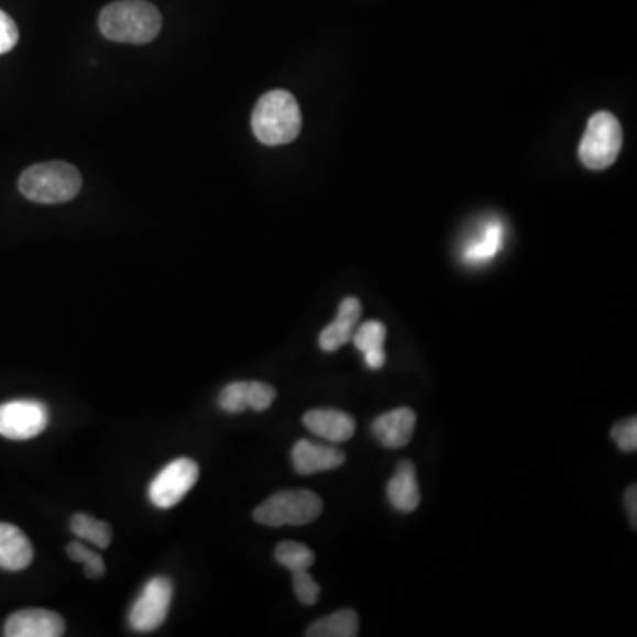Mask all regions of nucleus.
I'll return each mask as SVG.
<instances>
[{"mask_svg":"<svg viewBox=\"0 0 637 637\" xmlns=\"http://www.w3.org/2000/svg\"><path fill=\"white\" fill-rule=\"evenodd\" d=\"M199 480V465L191 459H177L160 471L150 487V497L158 508H173L190 493Z\"/></svg>","mask_w":637,"mask_h":637,"instance_id":"obj_8","label":"nucleus"},{"mask_svg":"<svg viewBox=\"0 0 637 637\" xmlns=\"http://www.w3.org/2000/svg\"><path fill=\"white\" fill-rule=\"evenodd\" d=\"M160 11L144 0H119L100 14V31L107 40L130 45H144L158 36Z\"/></svg>","mask_w":637,"mask_h":637,"instance_id":"obj_1","label":"nucleus"},{"mask_svg":"<svg viewBox=\"0 0 637 637\" xmlns=\"http://www.w3.org/2000/svg\"><path fill=\"white\" fill-rule=\"evenodd\" d=\"M386 340V326L380 321H366L360 326L354 334V345L360 353H366L371 349L383 348Z\"/></svg>","mask_w":637,"mask_h":637,"instance_id":"obj_22","label":"nucleus"},{"mask_svg":"<svg viewBox=\"0 0 637 637\" xmlns=\"http://www.w3.org/2000/svg\"><path fill=\"white\" fill-rule=\"evenodd\" d=\"M276 389L263 381H249V407L263 413L275 403Z\"/></svg>","mask_w":637,"mask_h":637,"instance_id":"obj_25","label":"nucleus"},{"mask_svg":"<svg viewBox=\"0 0 637 637\" xmlns=\"http://www.w3.org/2000/svg\"><path fill=\"white\" fill-rule=\"evenodd\" d=\"M275 560L290 572H298V570L310 569L316 561V554L305 543L285 540L276 546Z\"/></svg>","mask_w":637,"mask_h":637,"instance_id":"obj_19","label":"nucleus"},{"mask_svg":"<svg viewBox=\"0 0 637 637\" xmlns=\"http://www.w3.org/2000/svg\"><path fill=\"white\" fill-rule=\"evenodd\" d=\"M622 141L624 135L618 119L609 112L595 113L579 145V158L592 171H604L618 158Z\"/></svg>","mask_w":637,"mask_h":637,"instance_id":"obj_5","label":"nucleus"},{"mask_svg":"<svg viewBox=\"0 0 637 637\" xmlns=\"http://www.w3.org/2000/svg\"><path fill=\"white\" fill-rule=\"evenodd\" d=\"M66 630L63 616L48 609H23L8 618L4 636L59 637Z\"/></svg>","mask_w":637,"mask_h":637,"instance_id":"obj_9","label":"nucleus"},{"mask_svg":"<svg viewBox=\"0 0 637 637\" xmlns=\"http://www.w3.org/2000/svg\"><path fill=\"white\" fill-rule=\"evenodd\" d=\"M252 130L266 145L289 144L301 132V110L290 92H267L255 105Z\"/></svg>","mask_w":637,"mask_h":637,"instance_id":"obj_2","label":"nucleus"},{"mask_svg":"<svg viewBox=\"0 0 637 637\" xmlns=\"http://www.w3.org/2000/svg\"><path fill=\"white\" fill-rule=\"evenodd\" d=\"M360 630L356 611L342 609L317 619L307 630L308 637H354Z\"/></svg>","mask_w":637,"mask_h":637,"instance_id":"obj_17","label":"nucleus"},{"mask_svg":"<svg viewBox=\"0 0 637 637\" xmlns=\"http://www.w3.org/2000/svg\"><path fill=\"white\" fill-rule=\"evenodd\" d=\"M363 356H365L366 365L371 366V369H374V371H377V369H381V366L385 365L386 363V353L385 349L383 348L371 349V351L363 353Z\"/></svg>","mask_w":637,"mask_h":637,"instance_id":"obj_28","label":"nucleus"},{"mask_svg":"<svg viewBox=\"0 0 637 637\" xmlns=\"http://www.w3.org/2000/svg\"><path fill=\"white\" fill-rule=\"evenodd\" d=\"M416 415L409 407H398L375 418L372 435L385 448H403L415 435Z\"/></svg>","mask_w":637,"mask_h":637,"instance_id":"obj_12","label":"nucleus"},{"mask_svg":"<svg viewBox=\"0 0 637 637\" xmlns=\"http://www.w3.org/2000/svg\"><path fill=\"white\" fill-rule=\"evenodd\" d=\"M19 186L23 197L32 202L63 204L77 197L81 176L66 162L40 163L20 176Z\"/></svg>","mask_w":637,"mask_h":637,"instance_id":"obj_3","label":"nucleus"},{"mask_svg":"<svg viewBox=\"0 0 637 637\" xmlns=\"http://www.w3.org/2000/svg\"><path fill=\"white\" fill-rule=\"evenodd\" d=\"M218 406L229 415H238L249 409V381H235L226 386L218 397Z\"/></svg>","mask_w":637,"mask_h":637,"instance_id":"obj_20","label":"nucleus"},{"mask_svg":"<svg viewBox=\"0 0 637 637\" xmlns=\"http://www.w3.org/2000/svg\"><path fill=\"white\" fill-rule=\"evenodd\" d=\"M625 510H627L628 523L634 529L637 528V487L636 484L628 485L625 493Z\"/></svg>","mask_w":637,"mask_h":637,"instance_id":"obj_27","label":"nucleus"},{"mask_svg":"<svg viewBox=\"0 0 637 637\" xmlns=\"http://www.w3.org/2000/svg\"><path fill=\"white\" fill-rule=\"evenodd\" d=\"M304 425L312 435L334 444L345 443L356 430L353 416L339 409H312L304 416Z\"/></svg>","mask_w":637,"mask_h":637,"instance_id":"obj_13","label":"nucleus"},{"mask_svg":"<svg viewBox=\"0 0 637 637\" xmlns=\"http://www.w3.org/2000/svg\"><path fill=\"white\" fill-rule=\"evenodd\" d=\"M34 558L31 540L17 526L0 523V569L19 572L28 569Z\"/></svg>","mask_w":637,"mask_h":637,"instance_id":"obj_15","label":"nucleus"},{"mask_svg":"<svg viewBox=\"0 0 637 637\" xmlns=\"http://www.w3.org/2000/svg\"><path fill=\"white\" fill-rule=\"evenodd\" d=\"M611 438L622 452H636L637 450V420L636 416L625 418L613 425Z\"/></svg>","mask_w":637,"mask_h":637,"instance_id":"obj_24","label":"nucleus"},{"mask_svg":"<svg viewBox=\"0 0 637 637\" xmlns=\"http://www.w3.org/2000/svg\"><path fill=\"white\" fill-rule=\"evenodd\" d=\"M174 584L168 578H153L130 611V625L136 633H151L163 625L173 602Z\"/></svg>","mask_w":637,"mask_h":637,"instance_id":"obj_6","label":"nucleus"},{"mask_svg":"<svg viewBox=\"0 0 637 637\" xmlns=\"http://www.w3.org/2000/svg\"><path fill=\"white\" fill-rule=\"evenodd\" d=\"M19 43V28L13 22L10 14L0 11V54L13 51Z\"/></svg>","mask_w":637,"mask_h":637,"instance_id":"obj_26","label":"nucleus"},{"mask_svg":"<svg viewBox=\"0 0 637 637\" xmlns=\"http://www.w3.org/2000/svg\"><path fill=\"white\" fill-rule=\"evenodd\" d=\"M293 586L296 597L305 606H314L321 595V586L316 583V579L308 574V570L293 572Z\"/></svg>","mask_w":637,"mask_h":637,"instance_id":"obj_23","label":"nucleus"},{"mask_svg":"<svg viewBox=\"0 0 637 637\" xmlns=\"http://www.w3.org/2000/svg\"><path fill=\"white\" fill-rule=\"evenodd\" d=\"M68 557L84 565L87 578L98 579L105 574V561L98 552L80 542L68 543Z\"/></svg>","mask_w":637,"mask_h":637,"instance_id":"obj_21","label":"nucleus"},{"mask_svg":"<svg viewBox=\"0 0 637 637\" xmlns=\"http://www.w3.org/2000/svg\"><path fill=\"white\" fill-rule=\"evenodd\" d=\"M505 243V226L499 218H488L480 226L479 232L465 241L462 261L471 266L488 263L502 252Z\"/></svg>","mask_w":637,"mask_h":637,"instance_id":"obj_11","label":"nucleus"},{"mask_svg":"<svg viewBox=\"0 0 637 637\" xmlns=\"http://www.w3.org/2000/svg\"><path fill=\"white\" fill-rule=\"evenodd\" d=\"M322 514V499L308 488H290L267 497L266 502L253 510V519L259 525L305 526Z\"/></svg>","mask_w":637,"mask_h":637,"instance_id":"obj_4","label":"nucleus"},{"mask_svg":"<svg viewBox=\"0 0 637 637\" xmlns=\"http://www.w3.org/2000/svg\"><path fill=\"white\" fill-rule=\"evenodd\" d=\"M362 304L356 298H345L339 307L337 319L330 326H326L322 333L319 334V345L326 353L339 351L342 345L348 344L354 326L362 317Z\"/></svg>","mask_w":637,"mask_h":637,"instance_id":"obj_16","label":"nucleus"},{"mask_svg":"<svg viewBox=\"0 0 637 637\" xmlns=\"http://www.w3.org/2000/svg\"><path fill=\"white\" fill-rule=\"evenodd\" d=\"M389 505L403 514H411L420 506V487L416 480V468L409 459L398 462L395 475L386 485Z\"/></svg>","mask_w":637,"mask_h":637,"instance_id":"obj_14","label":"nucleus"},{"mask_svg":"<svg viewBox=\"0 0 637 637\" xmlns=\"http://www.w3.org/2000/svg\"><path fill=\"white\" fill-rule=\"evenodd\" d=\"M294 470L298 475H316L322 471L337 470L345 462V453L337 447H328V444L312 443L308 439H299L298 443L294 444L293 452Z\"/></svg>","mask_w":637,"mask_h":637,"instance_id":"obj_10","label":"nucleus"},{"mask_svg":"<svg viewBox=\"0 0 637 637\" xmlns=\"http://www.w3.org/2000/svg\"><path fill=\"white\" fill-rule=\"evenodd\" d=\"M69 526H72L73 534L98 549H107L112 542V528L109 523L95 519L89 514H75Z\"/></svg>","mask_w":637,"mask_h":637,"instance_id":"obj_18","label":"nucleus"},{"mask_svg":"<svg viewBox=\"0 0 637 637\" xmlns=\"http://www.w3.org/2000/svg\"><path fill=\"white\" fill-rule=\"evenodd\" d=\"M51 415L45 404L13 400L0 404V436L14 441L36 438L48 427Z\"/></svg>","mask_w":637,"mask_h":637,"instance_id":"obj_7","label":"nucleus"}]
</instances>
